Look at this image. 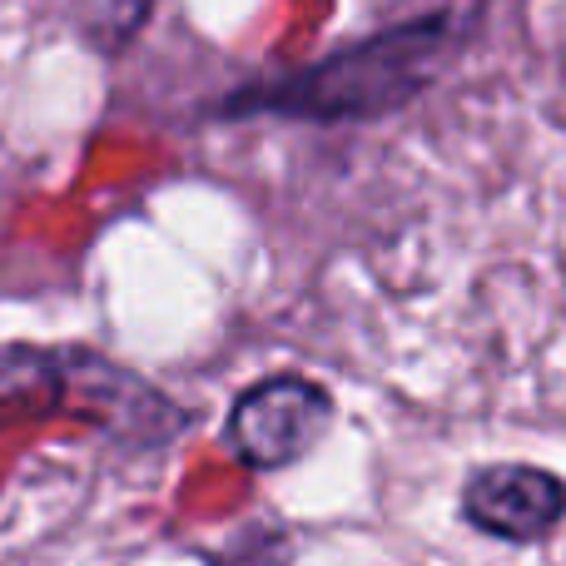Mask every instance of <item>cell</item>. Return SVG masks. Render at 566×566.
<instances>
[{"instance_id": "3957f363", "label": "cell", "mask_w": 566, "mask_h": 566, "mask_svg": "<svg viewBox=\"0 0 566 566\" xmlns=\"http://www.w3.org/2000/svg\"><path fill=\"white\" fill-rule=\"evenodd\" d=\"M333 398L298 373H279L249 388L229 412V442L249 468H289L328 432Z\"/></svg>"}, {"instance_id": "5b68a950", "label": "cell", "mask_w": 566, "mask_h": 566, "mask_svg": "<svg viewBox=\"0 0 566 566\" xmlns=\"http://www.w3.org/2000/svg\"><path fill=\"white\" fill-rule=\"evenodd\" d=\"M135 6H149V0H135Z\"/></svg>"}, {"instance_id": "6da1fadb", "label": "cell", "mask_w": 566, "mask_h": 566, "mask_svg": "<svg viewBox=\"0 0 566 566\" xmlns=\"http://www.w3.org/2000/svg\"><path fill=\"white\" fill-rule=\"evenodd\" d=\"M442 50H448V20H418V25L373 35L303 75L283 80L274 90L244 95L239 105L274 109V115L303 119H363L388 115L402 99H412L432 80Z\"/></svg>"}, {"instance_id": "7a4b0ae2", "label": "cell", "mask_w": 566, "mask_h": 566, "mask_svg": "<svg viewBox=\"0 0 566 566\" xmlns=\"http://www.w3.org/2000/svg\"><path fill=\"white\" fill-rule=\"evenodd\" d=\"M75 373V353H30V348H0V408L6 402H75L85 418H99L105 428L125 438H165L179 428L175 408L159 392H149L125 368L90 358Z\"/></svg>"}, {"instance_id": "277c9868", "label": "cell", "mask_w": 566, "mask_h": 566, "mask_svg": "<svg viewBox=\"0 0 566 566\" xmlns=\"http://www.w3.org/2000/svg\"><path fill=\"white\" fill-rule=\"evenodd\" d=\"M462 512L472 527L502 542H542L566 517V482L547 468L497 462V468L472 472L468 492H462Z\"/></svg>"}]
</instances>
